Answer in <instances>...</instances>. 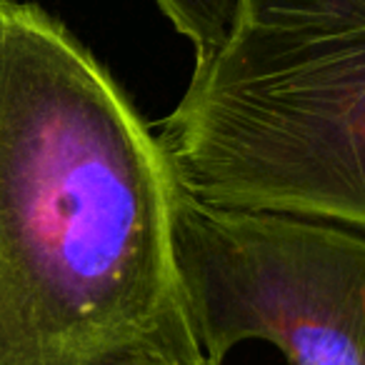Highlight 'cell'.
Listing matches in <instances>:
<instances>
[{
  "instance_id": "6da1fadb",
  "label": "cell",
  "mask_w": 365,
  "mask_h": 365,
  "mask_svg": "<svg viewBox=\"0 0 365 365\" xmlns=\"http://www.w3.org/2000/svg\"><path fill=\"white\" fill-rule=\"evenodd\" d=\"M180 190L113 73L0 0V365H203L173 248Z\"/></svg>"
},
{
  "instance_id": "7a4b0ae2",
  "label": "cell",
  "mask_w": 365,
  "mask_h": 365,
  "mask_svg": "<svg viewBox=\"0 0 365 365\" xmlns=\"http://www.w3.org/2000/svg\"><path fill=\"white\" fill-rule=\"evenodd\" d=\"M158 138L200 203L365 235V0H240Z\"/></svg>"
},
{
  "instance_id": "3957f363",
  "label": "cell",
  "mask_w": 365,
  "mask_h": 365,
  "mask_svg": "<svg viewBox=\"0 0 365 365\" xmlns=\"http://www.w3.org/2000/svg\"><path fill=\"white\" fill-rule=\"evenodd\" d=\"M173 248L190 328L210 365L265 340L288 365H365V235L178 190Z\"/></svg>"
},
{
  "instance_id": "277c9868",
  "label": "cell",
  "mask_w": 365,
  "mask_h": 365,
  "mask_svg": "<svg viewBox=\"0 0 365 365\" xmlns=\"http://www.w3.org/2000/svg\"><path fill=\"white\" fill-rule=\"evenodd\" d=\"M160 11L195 48V61L213 56L238 23L240 0H158Z\"/></svg>"
},
{
  "instance_id": "5b68a950",
  "label": "cell",
  "mask_w": 365,
  "mask_h": 365,
  "mask_svg": "<svg viewBox=\"0 0 365 365\" xmlns=\"http://www.w3.org/2000/svg\"><path fill=\"white\" fill-rule=\"evenodd\" d=\"M203 365H210V363H203Z\"/></svg>"
}]
</instances>
